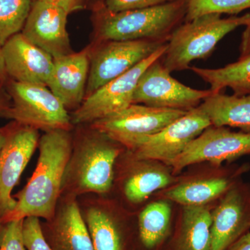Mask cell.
Listing matches in <instances>:
<instances>
[{"label": "cell", "instance_id": "obj_1", "mask_svg": "<svg viewBox=\"0 0 250 250\" xmlns=\"http://www.w3.org/2000/svg\"><path fill=\"white\" fill-rule=\"evenodd\" d=\"M72 144L73 135L69 130L47 131L41 136L35 170L25 187L14 195L16 207L1 223L28 217L48 220L54 216Z\"/></svg>", "mask_w": 250, "mask_h": 250}, {"label": "cell", "instance_id": "obj_2", "mask_svg": "<svg viewBox=\"0 0 250 250\" xmlns=\"http://www.w3.org/2000/svg\"><path fill=\"white\" fill-rule=\"evenodd\" d=\"M79 126L62 179V195H103L113 186L115 164L124 147L90 125Z\"/></svg>", "mask_w": 250, "mask_h": 250}, {"label": "cell", "instance_id": "obj_3", "mask_svg": "<svg viewBox=\"0 0 250 250\" xmlns=\"http://www.w3.org/2000/svg\"><path fill=\"white\" fill-rule=\"evenodd\" d=\"M95 43L108 41L153 40L167 42L185 21L187 1L121 12L95 11Z\"/></svg>", "mask_w": 250, "mask_h": 250}, {"label": "cell", "instance_id": "obj_4", "mask_svg": "<svg viewBox=\"0 0 250 250\" xmlns=\"http://www.w3.org/2000/svg\"><path fill=\"white\" fill-rule=\"evenodd\" d=\"M250 21V13L227 18L206 14L184 21L171 34L161 62L170 73L189 69L190 62L208 57L225 36Z\"/></svg>", "mask_w": 250, "mask_h": 250}, {"label": "cell", "instance_id": "obj_5", "mask_svg": "<svg viewBox=\"0 0 250 250\" xmlns=\"http://www.w3.org/2000/svg\"><path fill=\"white\" fill-rule=\"evenodd\" d=\"M6 88L11 103L1 118L44 132L71 131V116L48 87L20 83L9 79Z\"/></svg>", "mask_w": 250, "mask_h": 250}, {"label": "cell", "instance_id": "obj_6", "mask_svg": "<svg viewBox=\"0 0 250 250\" xmlns=\"http://www.w3.org/2000/svg\"><path fill=\"white\" fill-rule=\"evenodd\" d=\"M187 113L182 110L131 104L121 111L87 125L107 135L132 152L145 140Z\"/></svg>", "mask_w": 250, "mask_h": 250}, {"label": "cell", "instance_id": "obj_7", "mask_svg": "<svg viewBox=\"0 0 250 250\" xmlns=\"http://www.w3.org/2000/svg\"><path fill=\"white\" fill-rule=\"evenodd\" d=\"M166 43L153 40L108 41L89 46L90 69L85 98L129 71Z\"/></svg>", "mask_w": 250, "mask_h": 250}, {"label": "cell", "instance_id": "obj_8", "mask_svg": "<svg viewBox=\"0 0 250 250\" xmlns=\"http://www.w3.org/2000/svg\"><path fill=\"white\" fill-rule=\"evenodd\" d=\"M167 43L132 69L95 90L72 112V124L87 125L121 111L133 104V97L140 77L153 62L162 58Z\"/></svg>", "mask_w": 250, "mask_h": 250}, {"label": "cell", "instance_id": "obj_9", "mask_svg": "<svg viewBox=\"0 0 250 250\" xmlns=\"http://www.w3.org/2000/svg\"><path fill=\"white\" fill-rule=\"evenodd\" d=\"M213 93L210 89H194L174 79L161 58L153 62L140 77L133 104L188 111L200 106Z\"/></svg>", "mask_w": 250, "mask_h": 250}, {"label": "cell", "instance_id": "obj_10", "mask_svg": "<svg viewBox=\"0 0 250 250\" xmlns=\"http://www.w3.org/2000/svg\"><path fill=\"white\" fill-rule=\"evenodd\" d=\"M5 139L0 152V218L14 209V187L39 146V131L13 122L5 126Z\"/></svg>", "mask_w": 250, "mask_h": 250}, {"label": "cell", "instance_id": "obj_11", "mask_svg": "<svg viewBox=\"0 0 250 250\" xmlns=\"http://www.w3.org/2000/svg\"><path fill=\"white\" fill-rule=\"evenodd\" d=\"M210 126L209 118L197 106L148 137L130 152L134 160L159 161L170 166L188 145Z\"/></svg>", "mask_w": 250, "mask_h": 250}, {"label": "cell", "instance_id": "obj_12", "mask_svg": "<svg viewBox=\"0 0 250 250\" xmlns=\"http://www.w3.org/2000/svg\"><path fill=\"white\" fill-rule=\"evenodd\" d=\"M250 154V132L231 131L227 126H210L188 145L170 166L178 173L187 166L199 163L220 166Z\"/></svg>", "mask_w": 250, "mask_h": 250}, {"label": "cell", "instance_id": "obj_13", "mask_svg": "<svg viewBox=\"0 0 250 250\" xmlns=\"http://www.w3.org/2000/svg\"><path fill=\"white\" fill-rule=\"evenodd\" d=\"M250 231V186L238 182L211 212L210 250H225Z\"/></svg>", "mask_w": 250, "mask_h": 250}, {"label": "cell", "instance_id": "obj_14", "mask_svg": "<svg viewBox=\"0 0 250 250\" xmlns=\"http://www.w3.org/2000/svg\"><path fill=\"white\" fill-rule=\"evenodd\" d=\"M68 15L45 0H35L21 33L54 59L68 55L74 52L67 31Z\"/></svg>", "mask_w": 250, "mask_h": 250}, {"label": "cell", "instance_id": "obj_15", "mask_svg": "<svg viewBox=\"0 0 250 250\" xmlns=\"http://www.w3.org/2000/svg\"><path fill=\"white\" fill-rule=\"evenodd\" d=\"M1 47L9 80L47 87L53 70V57L28 41L21 32L13 36Z\"/></svg>", "mask_w": 250, "mask_h": 250}, {"label": "cell", "instance_id": "obj_16", "mask_svg": "<svg viewBox=\"0 0 250 250\" xmlns=\"http://www.w3.org/2000/svg\"><path fill=\"white\" fill-rule=\"evenodd\" d=\"M41 225L52 250H94L76 197L62 195L54 216Z\"/></svg>", "mask_w": 250, "mask_h": 250}, {"label": "cell", "instance_id": "obj_17", "mask_svg": "<svg viewBox=\"0 0 250 250\" xmlns=\"http://www.w3.org/2000/svg\"><path fill=\"white\" fill-rule=\"evenodd\" d=\"M90 69V47L54 59L48 88L67 111H75L85 98Z\"/></svg>", "mask_w": 250, "mask_h": 250}, {"label": "cell", "instance_id": "obj_18", "mask_svg": "<svg viewBox=\"0 0 250 250\" xmlns=\"http://www.w3.org/2000/svg\"><path fill=\"white\" fill-rule=\"evenodd\" d=\"M82 213L94 250H128L129 231L105 205L94 202Z\"/></svg>", "mask_w": 250, "mask_h": 250}, {"label": "cell", "instance_id": "obj_19", "mask_svg": "<svg viewBox=\"0 0 250 250\" xmlns=\"http://www.w3.org/2000/svg\"><path fill=\"white\" fill-rule=\"evenodd\" d=\"M248 167L245 165L223 176L181 184L167 190L165 197L184 207L206 205L223 197L231 188L238 184V178L246 172Z\"/></svg>", "mask_w": 250, "mask_h": 250}, {"label": "cell", "instance_id": "obj_20", "mask_svg": "<svg viewBox=\"0 0 250 250\" xmlns=\"http://www.w3.org/2000/svg\"><path fill=\"white\" fill-rule=\"evenodd\" d=\"M199 107L209 118L212 126L239 128L250 132V94L238 96L213 93Z\"/></svg>", "mask_w": 250, "mask_h": 250}, {"label": "cell", "instance_id": "obj_21", "mask_svg": "<svg viewBox=\"0 0 250 250\" xmlns=\"http://www.w3.org/2000/svg\"><path fill=\"white\" fill-rule=\"evenodd\" d=\"M211 211L206 205L184 207L170 250H210Z\"/></svg>", "mask_w": 250, "mask_h": 250}, {"label": "cell", "instance_id": "obj_22", "mask_svg": "<svg viewBox=\"0 0 250 250\" xmlns=\"http://www.w3.org/2000/svg\"><path fill=\"white\" fill-rule=\"evenodd\" d=\"M171 207L167 202L149 204L139 214L136 250H161L170 233Z\"/></svg>", "mask_w": 250, "mask_h": 250}, {"label": "cell", "instance_id": "obj_23", "mask_svg": "<svg viewBox=\"0 0 250 250\" xmlns=\"http://www.w3.org/2000/svg\"><path fill=\"white\" fill-rule=\"evenodd\" d=\"M189 69L208 83L213 93H220L229 88L235 95L250 94V54L220 68L192 66Z\"/></svg>", "mask_w": 250, "mask_h": 250}, {"label": "cell", "instance_id": "obj_24", "mask_svg": "<svg viewBox=\"0 0 250 250\" xmlns=\"http://www.w3.org/2000/svg\"><path fill=\"white\" fill-rule=\"evenodd\" d=\"M173 182L170 174L155 168H143L134 171L126 179L124 194L128 201L141 203L153 192L164 188Z\"/></svg>", "mask_w": 250, "mask_h": 250}, {"label": "cell", "instance_id": "obj_25", "mask_svg": "<svg viewBox=\"0 0 250 250\" xmlns=\"http://www.w3.org/2000/svg\"><path fill=\"white\" fill-rule=\"evenodd\" d=\"M32 0H0V46L22 31Z\"/></svg>", "mask_w": 250, "mask_h": 250}, {"label": "cell", "instance_id": "obj_26", "mask_svg": "<svg viewBox=\"0 0 250 250\" xmlns=\"http://www.w3.org/2000/svg\"><path fill=\"white\" fill-rule=\"evenodd\" d=\"M187 14L185 21L210 14H239L250 9V0H186Z\"/></svg>", "mask_w": 250, "mask_h": 250}, {"label": "cell", "instance_id": "obj_27", "mask_svg": "<svg viewBox=\"0 0 250 250\" xmlns=\"http://www.w3.org/2000/svg\"><path fill=\"white\" fill-rule=\"evenodd\" d=\"M22 236L27 250H52L42 231L39 218L28 217L24 219Z\"/></svg>", "mask_w": 250, "mask_h": 250}, {"label": "cell", "instance_id": "obj_28", "mask_svg": "<svg viewBox=\"0 0 250 250\" xmlns=\"http://www.w3.org/2000/svg\"><path fill=\"white\" fill-rule=\"evenodd\" d=\"M23 220H12L3 224L0 250H27L23 241Z\"/></svg>", "mask_w": 250, "mask_h": 250}, {"label": "cell", "instance_id": "obj_29", "mask_svg": "<svg viewBox=\"0 0 250 250\" xmlns=\"http://www.w3.org/2000/svg\"><path fill=\"white\" fill-rule=\"evenodd\" d=\"M177 0H103L101 9L110 13L153 7Z\"/></svg>", "mask_w": 250, "mask_h": 250}, {"label": "cell", "instance_id": "obj_30", "mask_svg": "<svg viewBox=\"0 0 250 250\" xmlns=\"http://www.w3.org/2000/svg\"><path fill=\"white\" fill-rule=\"evenodd\" d=\"M50 4L60 7L70 14L83 9L86 0H45Z\"/></svg>", "mask_w": 250, "mask_h": 250}, {"label": "cell", "instance_id": "obj_31", "mask_svg": "<svg viewBox=\"0 0 250 250\" xmlns=\"http://www.w3.org/2000/svg\"><path fill=\"white\" fill-rule=\"evenodd\" d=\"M246 29L242 35L241 45H240L239 59L243 58L250 54V21L246 25Z\"/></svg>", "mask_w": 250, "mask_h": 250}, {"label": "cell", "instance_id": "obj_32", "mask_svg": "<svg viewBox=\"0 0 250 250\" xmlns=\"http://www.w3.org/2000/svg\"><path fill=\"white\" fill-rule=\"evenodd\" d=\"M7 81L0 78V116L10 105L11 99L6 88Z\"/></svg>", "mask_w": 250, "mask_h": 250}, {"label": "cell", "instance_id": "obj_33", "mask_svg": "<svg viewBox=\"0 0 250 250\" xmlns=\"http://www.w3.org/2000/svg\"><path fill=\"white\" fill-rule=\"evenodd\" d=\"M225 250H250V231Z\"/></svg>", "mask_w": 250, "mask_h": 250}, {"label": "cell", "instance_id": "obj_34", "mask_svg": "<svg viewBox=\"0 0 250 250\" xmlns=\"http://www.w3.org/2000/svg\"><path fill=\"white\" fill-rule=\"evenodd\" d=\"M0 78L3 80L8 81L7 75H6V70H5L4 58H3L2 47L0 46Z\"/></svg>", "mask_w": 250, "mask_h": 250}, {"label": "cell", "instance_id": "obj_35", "mask_svg": "<svg viewBox=\"0 0 250 250\" xmlns=\"http://www.w3.org/2000/svg\"><path fill=\"white\" fill-rule=\"evenodd\" d=\"M5 139L4 128L0 127V152H1V147H2L3 143H4Z\"/></svg>", "mask_w": 250, "mask_h": 250}, {"label": "cell", "instance_id": "obj_36", "mask_svg": "<svg viewBox=\"0 0 250 250\" xmlns=\"http://www.w3.org/2000/svg\"><path fill=\"white\" fill-rule=\"evenodd\" d=\"M95 2V11L101 9L103 6V0H93Z\"/></svg>", "mask_w": 250, "mask_h": 250}, {"label": "cell", "instance_id": "obj_37", "mask_svg": "<svg viewBox=\"0 0 250 250\" xmlns=\"http://www.w3.org/2000/svg\"><path fill=\"white\" fill-rule=\"evenodd\" d=\"M3 223H1V218H0V241H1V231H2Z\"/></svg>", "mask_w": 250, "mask_h": 250}]
</instances>
